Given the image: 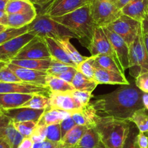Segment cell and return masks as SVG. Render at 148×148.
Returning <instances> with one entry per match:
<instances>
[{"label": "cell", "mask_w": 148, "mask_h": 148, "mask_svg": "<svg viewBox=\"0 0 148 148\" xmlns=\"http://www.w3.org/2000/svg\"><path fill=\"white\" fill-rule=\"evenodd\" d=\"M46 41V43L47 44L48 49H49V52H50L51 57L54 58L66 65H69V66L76 67V65L72 62V59L69 57L67 54L64 51L62 46L58 43L56 39L53 38H43Z\"/></svg>", "instance_id": "obj_22"}, {"label": "cell", "mask_w": 148, "mask_h": 148, "mask_svg": "<svg viewBox=\"0 0 148 148\" xmlns=\"http://www.w3.org/2000/svg\"><path fill=\"white\" fill-rule=\"evenodd\" d=\"M22 107H28L36 110H49V97L40 94H35L30 100L26 102Z\"/></svg>", "instance_id": "obj_33"}, {"label": "cell", "mask_w": 148, "mask_h": 148, "mask_svg": "<svg viewBox=\"0 0 148 148\" xmlns=\"http://www.w3.org/2000/svg\"><path fill=\"white\" fill-rule=\"evenodd\" d=\"M38 121H23L12 122L14 128L19 133H21L24 137H30L33 130L38 125Z\"/></svg>", "instance_id": "obj_36"}, {"label": "cell", "mask_w": 148, "mask_h": 148, "mask_svg": "<svg viewBox=\"0 0 148 148\" xmlns=\"http://www.w3.org/2000/svg\"><path fill=\"white\" fill-rule=\"evenodd\" d=\"M90 14L97 26L106 27L122 13L116 4L110 0H90Z\"/></svg>", "instance_id": "obj_6"}, {"label": "cell", "mask_w": 148, "mask_h": 148, "mask_svg": "<svg viewBox=\"0 0 148 148\" xmlns=\"http://www.w3.org/2000/svg\"><path fill=\"white\" fill-rule=\"evenodd\" d=\"M7 65L23 83L46 86V72L22 68L11 62H8Z\"/></svg>", "instance_id": "obj_15"}, {"label": "cell", "mask_w": 148, "mask_h": 148, "mask_svg": "<svg viewBox=\"0 0 148 148\" xmlns=\"http://www.w3.org/2000/svg\"><path fill=\"white\" fill-rule=\"evenodd\" d=\"M95 67L124 74V73L122 72L119 65L117 64L115 59L108 55H102L95 56Z\"/></svg>", "instance_id": "obj_32"}, {"label": "cell", "mask_w": 148, "mask_h": 148, "mask_svg": "<svg viewBox=\"0 0 148 148\" xmlns=\"http://www.w3.org/2000/svg\"><path fill=\"white\" fill-rule=\"evenodd\" d=\"M130 73L134 78L148 71V53L146 50L143 30L140 26L138 35L130 46Z\"/></svg>", "instance_id": "obj_5"}, {"label": "cell", "mask_w": 148, "mask_h": 148, "mask_svg": "<svg viewBox=\"0 0 148 148\" xmlns=\"http://www.w3.org/2000/svg\"><path fill=\"white\" fill-rule=\"evenodd\" d=\"M37 15L36 9L24 12L8 15L7 28H20L25 27L34 20Z\"/></svg>", "instance_id": "obj_21"}, {"label": "cell", "mask_w": 148, "mask_h": 148, "mask_svg": "<svg viewBox=\"0 0 148 148\" xmlns=\"http://www.w3.org/2000/svg\"><path fill=\"white\" fill-rule=\"evenodd\" d=\"M46 135H47V126L43 123H38V125L35 128L30 137L34 143H36V142H43L46 139Z\"/></svg>", "instance_id": "obj_39"}, {"label": "cell", "mask_w": 148, "mask_h": 148, "mask_svg": "<svg viewBox=\"0 0 148 148\" xmlns=\"http://www.w3.org/2000/svg\"><path fill=\"white\" fill-rule=\"evenodd\" d=\"M135 84L143 93L148 94V71L140 74L136 78Z\"/></svg>", "instance_id": "obj_43"}, {"label": "cell", "mask_w": 148, "mask_h": 148, "mask_svg": "<svg viewBox=\"0 0 148 148\" xmlns=\"http://www.w3.org/2000/svg\"><path fill=\"white\" fill-rule=\"evenodd\" d=\"M71 67L72 66H69V65H66V64L63 63V62H60V61L57 60V59H54V58L51 57L50 65H49V68L46 71V73L48 75H51L56 76V75L69 70Z\"/></svg>", "instance_id": "obj_37"}, {"label": "cell", "mask_w": 148, "mask_h": 148, "mask_svg": "<svg viewBox=\"0 0 148 148\" xmlns=\"http://www.w3.org/2000/svg\"><path fill=\"white\" fill-rule=\"evenodd\" d=\"M144 93L130 83L122 85L111 93L98 96L90 102L101 116H110L121 120H130L137 110L144 108Z\"/></svg>", "instance_id": "obj_1"}, {"label": "cell", "mask_w": 148, "mask_h": 148, "mask_svg": "<svg viewBox=\"0 0 148 148\" xmlns=\"http://www.w3.org/2000/svg\"><path fill=\"white\" fill-rule=\"evenodd\" d=\"M8 15L4 10H0V25L7 27Z\"/></svg>", "instance_id": "obj_50"}, {"label": "cell", "mask_w": 148, "mask_h": 148, "mask_svg": "<svg viewBox=\"0 0 148 148\" xmlns=\"http://www.w3.org/2000/svg\"><path fill=\"white\" fill-rule=\"evenodd\" d=\"M34 94L22 93L0 94V106L3 110L20 107L30 100Z\"/></svg>", "instance_id": "obj_19"}, {"label": "cell", "mask_w": 148, "mask_h": 148, "mask_svg": "<svg viewBox=\"0 0 148 148\" xmlns=\"http://www.w3.org/2000/svg\"><path fill=\"white\" fill-rule=\"evenodd\" d=\"M8 62H3V61H0V70L3 68V67L5 66Z\"/></svg>", "instance_id": "obj_58"}, {"label": "cell", "mask_w": 148, "mask_h": 148, "mask_svg": "<svg viewBox=\"0 0 148 148\" xmlns=\"http://www.w3.org/2000/svg\"><path fill=\"white\" fill-rule=\"evenodd\" d=\"M141 26L143 31L148 34V14L145 17L144 20L141 22Z\"/></svg>", "instance_id": "obj_52"}, {"label": "cell", "mask_w": 148, "mask_h": 148, "mask_svg": "<svg viewBox=\"0 0 148 148\" xmlns=\"http://www.w3.org/2000/svg\"><path fill=\"white\" fill-rule=\"evenodd\" d=\"M0 82L23 83L7 65L0 70Z\"/></svg>", "instance_id": "obj_38"}, {"label": "cell", "mask_w": 148, "mask_h": 148, "mask_svg": "<svg viewBox=\"0 0 148 148\" xmlns=\"http://www.w3.org/2000/svg\"><path fill=\"white\" fill-rule=\"evenodd\" d=\"M7 28V27H6V26H1V25H0V32H1V31H3L4 30H5Z\"/></svg>", "instance_id": "obj_59"}, {"label": "cell", "mask_w": 148, "mask_h": 148, "mask_svg": "<svg viewBox=\"0 0 148 148\" xmlns=\"http://www.w3.org/2000/svg\"><path fill=\"white\" fill-rule=\"evenodd\" d=\"M89 2L90 0H53L42 8L39 13L51 17H59L87 5Z\"/></svg>", "instance_id": "obj_8"}, {"label": "cell", "mask_w": 148, "mask_h": 148, "mask_svg": "<svg viewBox=\"0 0 148 148\" xmlns=\"http://www.w3.org/2000/svg\"><path fill=\"white\" fill-rule=\"evenodd\" d=\"M88 127L76 125L66 133L61 140L63 148H70L75 146L85 133Z\"/></svg>", "instance_id": "obj_27"}, {"label": "cell", "mask_w": 148, "mask_h": 148, "mask_svg": "<svg viewBox=\"0 0 148 148\" xmlns=\"http://www.w3.org/2000/svg\"><path fill=\"white\" fill-rule=\"evenodd\" d=\"M50 109H58L64 111L75 113L82 110L84 106L79 104L71 94L67 92H51L49 94Z\"/></svg>", "instance_id": "obj_13"}, {"label": "cell", "mask_w": 148, "mask_h": 148, "mask_svg": "<svg viewBox=\"0 0 148 148\" xmlns=\"http://www.w3.org/2000/svg\"><path fill=\"white\" fill-rule=\"evenodd\" d=\"M137 131L139 130L137 126L135 127L131 125L128 137L126 140L123 148H139L138 145H137V134H138Z\"/></svg>", "instance_id": "obj_42"}, {"label": "cell", "mask_w": 148, "mask_h": 148, "mask_svg": "<svg viewBox=\"0 0 148 148\" xmlns=\"http://www.w3.org/2000/svg\"><path fill=\"white\" fill-rule=\"evenodd\" d=\"M143 102L146 110H148V94L144 93L143 96Z\"/></svg>", "instance_id": "obj_54"}, {"label": "cell", "mask_w": 148, "mask_h": 148, "mask_svg": "<svg viewBox=\"0 0 148 148\" xmlns=\"http://www.w3.org/2000/svg\"><path fill=\"white\" fill-rule=\"evenodd\" d=\"M10 0H0V10H4L5 11L6 6Z\"/></svg>", "instance_id": "obj_56"}, {"label": "cell", "mask_w": 148, "mask_h": 148, "mask_svg": "<svg viewBox=\"0 0 148 148\" xmlns=\"http://www.w3.org/2000/svg\"><path fill=\"white\" fill-rule=\"evenodd\" d=\"M72 116V113L58 109L46 110L39 120L38 123H43L46 126L60 123L62 120Z\"/></svg>", "instance_id": "obj_25"}, {"label": "cell", "mask_w": 148, "mask_h": 148, "mask_svg": "<svg viewBox=\"0 0 148 148\" xmlns=\"http://www.w3.org/2000/svg\"><path fill=\"white\" fill-rule=\"evenodd\" d=\"M111 44L123 73L130 68V47L120 36L106 27H103Z\"/></svg>", "instance_id": "obj_11"}, {"label": "cell", "mask_w": 148, "mask_h": 148, "mask_svg": "<svg viewBox=\"0 0 148 148\" xmlns=\"http://www.w3.org/2000/svg\"><path fill=\"white\" fill-rule=\"evenodd\" d=\"M33 148H63V147L61 142H55L45 139L43 142L33 143Z\"/></svg>", "instance_id": "obj_46"}, {"label": "cell", "mask_w": 148, "mask_h": 148, "mask_svg": "<svg viewBox=\"0 0 148 148\" xmlns=\"http://www.w3.org/2000/svg\"><path fill=\"white\" fill-rule=\"evenodd\" d=\"M34 37L35 36L27 32L0 45V61L10 62Z\"/></svg>", "instance_id": "obj_12"}, {"label": "cell", "mask_w": 148, "mask_h": 148, "mask_svg": "<svg viewBox=\"0 0 148 148\" xmlns=\"http://www.w3.org/2000/svg\"><path fill=\"white\" fill-rule=\"evenodd\" d=\"M97 148H105V147H104V146L103 145V144L101 142V143H100V145H98V147Z\"/></svg>", "instance_id": "obj_60"}, {"label": "cell", "mask_w": 148, "mask_h": 148, "mask_svg": "<svg viewBox=\"0 0 148 148\" xmlns=\"http://www.w3.org/2000/svg\"><path fill=\"white\" fill-rule=\"evenodd\" d=\"M72 97L82 106H86L90 102L91 98L92 97V92L87 91H81V90H72L70 91Z\"/></svg>", "instance_id": "obj_41"}, {"label": "cell", "mask_w": 148, "mask_h": 148, "mask_svg": "<svg viewBox=\"0 0 148 148\" xmlns=\"http://www.w3.org/2000/svg\"><path fill=\"white\" fill-rule=\"evenodd\" d=\"M75 126H76V123H75L72 116L65 119V120H62L60 123L61 131H62V137L63 138L66 135V133L69 131H70L72 128L75 127Z\"/></svg>", "instance_id": "obj_45"}, {"label": "cell", "mask_w": 148, "mask_h": 148, "mask_svg": "<svg viewBox=\"0 0 148 148\" xmlns=\"http://www.w3.org/2000/svg\"><path fill=\"white\" fill-rule=\"evenodd\" d=\"M33 143L30 137H25L17 148H33Z\"/></svg>", "instance_id": "obj_49"}, {"label": "cell", "mask_w": 148, "mask_h": 148, "mask_svg": "<svg viewBox=\"0 0 148 148\" xmlns=\"http://www.w3.org/2000/svg\"><path fill=\"white\" fill-rule=\"evenodd\" d=\"M101 143L99 135L95 127L88 128L79 142L70 148H97Z\"/></svg>", "instance_id": "obj_26"}, {"label": "cell", "mask_w": 148, "mask_h": 148, "mask_svg": "<svg viewBox=\"0 0 148 148\" xmlns=\"http://www.w3.org/2000/svg\"><path fill=\"white\" fill-rule=\"evenodd\" d=\"M121 11L123 15L141 23L148 14V0H131Z\"/></svg>", "instance_id": "obj_18"}, {"label": "cell", "mask_w": 148, "mask_h": 148, "mask_svg": "<svg viewBox=\"0 0 148 148\" xmlns=\"http://www.w3.org/2000/svg\"><path fill=\"white\" fill-rule=\"evenodd\" d=\"M94 81L98 84L127 85L130 84L124 73H119L100 68H95Z\"/></svg>", "instance_id": "obj_17"}, {"label": "cell", "mask_w": 148, "mask_h": 148, "mask_svg": "<svg viewBox=\"0 0 148 148\" xmlns=\"http://www.w3.org/2000/svg\"><path fill=\"white\" fill-rule=\"evenodd\" d=\"M24 138V136L14 128L12 121L7 126L0 128V139L7 141L10 145V148L18 147Z\"/></svg>", "instance_id": "obj_23"}, {"label": "cell", "mask_w": 148, "mask_h": 148, "mask_svg": "<svg viewBox=\"0 0 148 148\" xmlns=\"http://www.w3.org/2000/svg\"><path fill=\"white\" fill-rule=\"evenodd\" d=\"M32 4H33L34 5H37L40 7L41 8L46 7V5L49 4L51 1H52L53 0H29Z\"/></svg>", "instance_id": "obj_51"}, {"label": "cell", "mask_w": 148, "mask_h": 148, "mask_svg": "<svg viewBox=\"0 0 148 148\" xmlns=\"http://www.w3.org/2000/svg\"><path fill=\"white\" fill-rule=\"evenodd\" d=\"M111 1H112L113 3H114V4H116L117 2H118L119 0H110Z\"/></svg>", "instance_id": "obj_61"}, {"label": "cell", "mask_w": 148, "mask_h": 148, "mask_svg": "<svg viewBox=\"0 0 148 148\" xmlns=\"http://www.w3.org/2000/svg\"><path fill=\"white\" fill-rule=\"evenodd\" d=\"M56 40L63 47L69 57L72 59V62L76 65L77 67L87 58V57H84L80 55L76 48L72 45V44L70 42V38H63V39H56Z\"/></svg>", "instance_id": "obj_29"}, {"label": "cell", "mask_w": 148, "mask_h": 148, "mask_svg": "<svg viewBox=\"0 0 148 148\" xmlns=\"http://www.w3.org/2000/svg\"><path fill=\"white\" fill-rule=\"evenodd\" d=\"M36 9L29 0H10L5 8L7 15L24 12Z\"/></svg>", "instance_id": "obj_31"}, {"label": "cell", "mask_w": 148, "mask_h": 148, "mask_svg": "<svg viewBox=\"0 0 148 148\" xmlns=\"http://www.w3.org/2000/svg\"><path fill=\"white\" fill-rule=\"evenodd\" d=\"M72 85L76 90L92 92L98 84L94 80L87 78L83 74L77 71L75 78L72 80Z\"/></svg>", "instance_id": "obj_30"}, {"label": "cell", "mask_w": 148, "mask_h": 148, "mask_svg": "<svg viewBox=\"0 0 148 148\" xmlns=\"http://www.w3.org/2000/svg\"><path fill=\"white\" fill-rule=\"evenodd\" d=\"M0 110H3V109L1 108V106H0Z\"/></svg>", "instance_id": "obj_62"}, {"label": "cell", "mask_w": 148, "mask_h": 148, "mask_svg": "<svg viewBox=\"0 0 148 148\" xmlns=\"http://www.w3.org/2000/svg\"><path fill=\"white\" fill-rule=\"evenodd\" d=\"M62 131L60 123L51 124L47 126L46 139L55 142H59L62 140Z\"/></svg>", "instance_id": "obj_40"}, {"label": "cell", "mask_w": 148, "mask_h": 148, "mask_svg": "<svg viewBox=\"0 0 148 148\" xmlns=\"http://www.w3.org/2000/svg\"><path fill=\"white\" fill-rule=\"evenodd\" d=\"M10 62L22 68L46 72L51 62V57L46 59H14Z\"/></svg>", "instance_id": "obj_24"}, {"label": "cell", "mask_w": 148, "mask_h": 148, "mask_svg": "<svg viewBox=\"0 0 148 148\" xmlns=\"http://www.w3.org/2000/svg\"><path fill=\"white\" fill-rule=\"evenodd\" d=\"M130 122L134 123L140 132L148 133V114L145 107L137 110L130 119Z\"/></svg>", "instance_id": "obj_34"}, {"label": "cell", "mask_w": 148, "mask_h": 148, "mask_svg": "<svg viewBox=\"0 0 148 148\" xmlns=\"http://www.w3.org/2000/svg\"><path fill=\"white\" fill-rule=\"evenodd\" d=\"M141 23L121 14L116 20L106 26L108 29L121 36L130 47L138 35Z\"/></svg>", "instance_id": "obj_7"}, {"label": "cell", "mask_w": 148, "mask_h": 148, "mask_svg": "<svg viewBox=\"0 0 148 148\" xmlns=\"http://www.w3.org/2000/svg\"><path fill=\"white\" fill-rule=\"evenodd\" d=\"M46 86L50 90L51 92H67L75 90L72 84L54 75L48 74L46 78Z\"/></svg>", "instance_id": "obj_28"}, {"label": "cell", "mask_w": 148, "mask_h": 148, "mask_svg": "<svg viewBox=\"0 0 148 148\" xmlns=\"http://www.w3.org/2000/svg\"><path fill=\"white\" fill-rule=\"evenodd\" d=\"M28 31L35 36L41 38H53L54 39L63 38H75L77 36L63 25L55 21L46 15L38 13L30 24L27 26Z\"/></svg>", "instance_id": "obj_4"}, {"label": "cell", "mask_w": 148, "mask_h": 148, "mask_svg": "<svg viewBox=\"0 0 148 148\" xmlns=\"http://www.w3.org/2000/svg\"><path fill=\"white\" fill-rule=\"evenodd\" d=\"M130 120L110 116H97L95 130L105 148H123L131 127Z\"/></svg>", "instance_id": "obj_2"}, {"label": "cell", "mask_w": 148, "mask_h": 148, "mask_svg": "<svg viewBox=\"0 0 148 148\" xmlns=\"http://www.w3.org/2000/svg\"><path fill=\"white\" fill-rule=\"evenodd\" d=\"M0 148H10V145L3 139H0Z\"/></svg>", "instance_id": "obj_55"}, {"label": "cell", "mask_w": 148, "mask_h": 148, "mask_svg": "<svg viewBox=\"0 0 148 148\" xmlns=\"http://www.w3.org/2000/svg\"><path fill=\"white\" fill-rule=\"evenodd\" d=\"M98 114L93 106L90 102L82 110L72 113V117L76 125L86 127H94Z\"/></svg>", "instance_id": "obj_20"}, {"label": "cell", "mask_w": 148, "mask_h": 148, "mask_svg": "<svg viewBox=\"0 0 148 148\" xmlns=\"http://www.w3.org/2000/svg\"><path fill=\"white\" fill-rule=\"evenodd\" d=\"M50 57V52L45 39L38 36H35L20 50L14 59H38Z\"/></svg>", "instance_id": "obj_10"}, {"label": "cell", "mask_w": 148, "mask_h": 148, "mask_svg": "<svg viewBox=\"0 0 148 148\" xmlns=\"http://www.w3.org/2000/svg\"><path fill=\"white\" fill-rule=\"evenodd\" d=\"M52 18L73 32L88 49L97 27L91 16L89 4L64 15Z\"/></svg>", "instance_id": "obj_3"}, {"label": "cell", "mask_w": 148, "mask_h": 148, "mask_svg": "<svg viewBox=\"0 0 148 148\" xmlns=\"http://www.w3.org/2000/svg\"><path fill=\"white\" fill-rule=\"evenodd\" d=\"M88 49L89 50L91 56H98V55H108L115 59L117 64L119 65L111 42L103 27L97 26L95 28L93 36H92L89 46L88 47Z\"/></svg>", "instance_id": "obj_9"}, {"label": "cell", "mask_w": 148, "mask_h": 148, "mask_svg": "<svg viewBox=\"0 0 148 148\" xmlns=\"http://www.w3.org/2000/svg\"><path fill=\"white\" fill-rule=\"evenodd\" d=\"M45 111L46 110H36L22 107L3 110V113L12 122L39 121Z\"/></svg>", "instance_id": "obj_16"}, {"label": "cell", "mask_w": 148, "mask_h": 148, "mask_svg": "<svg viewBox=\"0 0 148 148\" xmlns=\"http://www.w3.org/2000/svg\"><path fill=\"white\" fill-rule=\"evenodd\" d=\"M143 38H144V42H145V45L146 50H147L148 53V34H147V33H145L143 31Z\"/></svg>", "instance_id": "obj_57"}, {"label": "cell", "mask_w": 148, "mask_h": 148, "mask_svg": "<svg viewBox=\"0 0 148 148\" xmlns=\"http://www.w3.org/2000/svg\"><path fill=\"white\" fill-rule=\"evenodd\" d=\"M12 120L3 113V110H0V128L7 126Z\"/></svg>", "instance_id": "obj_48"}, {"label": "cell", "mask_w": 148, "mask_h": 148, "mask_svg": "<svg viewBox=\"0 0 148 148\" xmlns=\"http://www.w3.org/2000/svg\"><path fill=\"white\" fill-rule=\"evenodd\" d=\"M131 0H119L118 2L116 3V6L118 7V8H119L120 10L123 8L127 3H129Z\"/></svg>", "instance_id": "obj_53"}, {"label": "cell", "mask_w": 148, "mask_h": 148, "mask_svg": "<svg viewBox=\"0 0 148 148\" xmlns=\"http://www.w3.org/2000/svg\"><path fill=\"white\" fill-rule=\"evenodd\" d=\"M22 93V94H40L49 97L51 91L46 86L27 84V83L0 82V94Z\"/></svg>", "instance_id": "obj_14"}, {"label": "cell", "mask_w": 148, "mask_h": 148, "mask_svg": "<svg viewBox=\"0 0 148 148\" xmlns=\"http://www.w3.org/2000/svg\"><path fill=\"white\" fill-rule=\"evenodd\" d=\"M137 145L139 148H148V136L145 133L139 131L137 134Z\"/></svg>", "instance_id": "obj_47"}, {"label": "cell", "mask_w": 148, "mask_h": 148, "mask_svg": "<svg viewBox=\"0 0 148 148\" xmlns=\"http://www.w3.org/2000/svg\"><path fill=\"white\" fill-rule=\"evenodd\" d=\"M95 56H90L88 57H87L86 59L77 67L79 72L83 74L87 78L92 80H94L95 75Z\"/></svg>", "instance_id": "obj_35"}, {"label": "cell", "mask_w": 148, "mask_h": 148, "mask_svg": "<svg viewBox=\"0 0 148 148\" xmlns=\"http://www.w3.org/2000/svg\"><path fill=\"white\" fill-rule=\"evenodd\" d=\"M77 72V69L76 67H71L69 70L56 75V77H58V78H61V79L64 80V81H66L69 84H72V80L75 78Z\"/></svg>", "instance_id": "obj_44"}]
</instances>
